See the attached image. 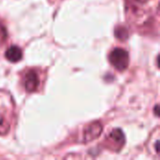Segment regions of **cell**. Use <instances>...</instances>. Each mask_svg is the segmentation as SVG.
Segmentation results:
<instances>
[{"mask_svg": "<svg viewBox=\"0 0 160 160\" xmlns=\"http://www.w3.org/2000/svg\"><path fill=\"white\" fill-rule=\"evenodd\" d=\"M102 132V125L99 122H95L90 124L83 132V142H89L99 137Z\"/></svg>", "mask_w": 160, "mask_h": 160, "instance_id": "obj_5", "label": "cell"}, {"mask_svg": "<svg viewBox=\"0 0 160 160\" xmlns=\"http://www.w3.org/2000/svg\"><path fill=\"white\" fill-rule=\"evenodd\" d=\"M107 141L109 142V148L113 151H120L125 144V135L121 129H113L107 136Z\"/></svg>", "mask_w": 160, "mask_h": 160, "instance_id": "obj_4", "label": "cell"}, {"mask_svg": "<svg viewBox=\"0 0 160 160\" xmlns=\"http://www.w3.org/2000/svg\"><path fill=\"white\" fill-rule=\"evenodd\" d=\"M15 116V103L12 96L0 90V136L7 135L12 126Z\"/></svg>", "mask_w": 160, "mask_h": 160, "instance_id": "obj_1", "label": "cell"}, {"mask_svg": "<svg viewBox=\"0 0 160 160\" xmlns=\"http://www.w3.org/2000/svg\"><path fill=\"white\" fill-rule=\"evenodd\" d=\"M158 105L156 106V109H155V111H156V115L157 116H158Z\"/></svg>", "mask_w": 160, "mask_h": 160, "instance_id": "obj_8", "label": "cell"}, {"mask_svg": "<svg viewBox=\"0 0 160 160\" xmlns=\"http://www.w3.org/2000/svg\"><path fill=\"white\" fill-rule=\"evenodd\" d=\"M7 33H8V32H7L6 27H5L3 24L0 23V45L6 41V38H7V37H8V34H7Z\"/></svg>", "mask_w": 160, "mask_h": 160, "instance_id": "obj_7", "label": "cell"}, {"mask_svg": "<svg viewBox=\"0 0 160 160\" xmlns=\"http://www.w3.org/2000/svg\"><path fill=\"white\" fill-rule=\"evenodd\" d=\"M22 84L27 92H35L39 86V76L36 70H27L22 77Z\"/></svg>", "mask_w": 160, "mask_h": 160, "instance_id": "obj_3", "label": "cell"}, {"mask_svg": "<svg viewBox=\"0 0 160 160\" xmlns=\"http://www.w3.org/2000/svg\"><path fill=\"white\" fill-rule=\"evenodd\" d=\"M6 58L11 63L19 62L22 57V52L18 46H11L9 47L5 53Z\"/></svg>", "mask_w": 160, "mask_h": 160, "instance_id": "obj_6", "label": "cell"}, {"mask_svg": "<svg viewBox=\"0 0 160 160\" xmlns=\"http://www.w3.org/2000/svg\"><path fill=\"white\" fill-rule=\"evenodd\" d=\"M109 60L112 67H114L119 71H123L129 65V54L126 50L122 48H115L110 53Z\"/></svg>", "mask_w": 160, "mask_h": 160, "instance_id": "obj_2", "label": "cell"}]
</instances>
